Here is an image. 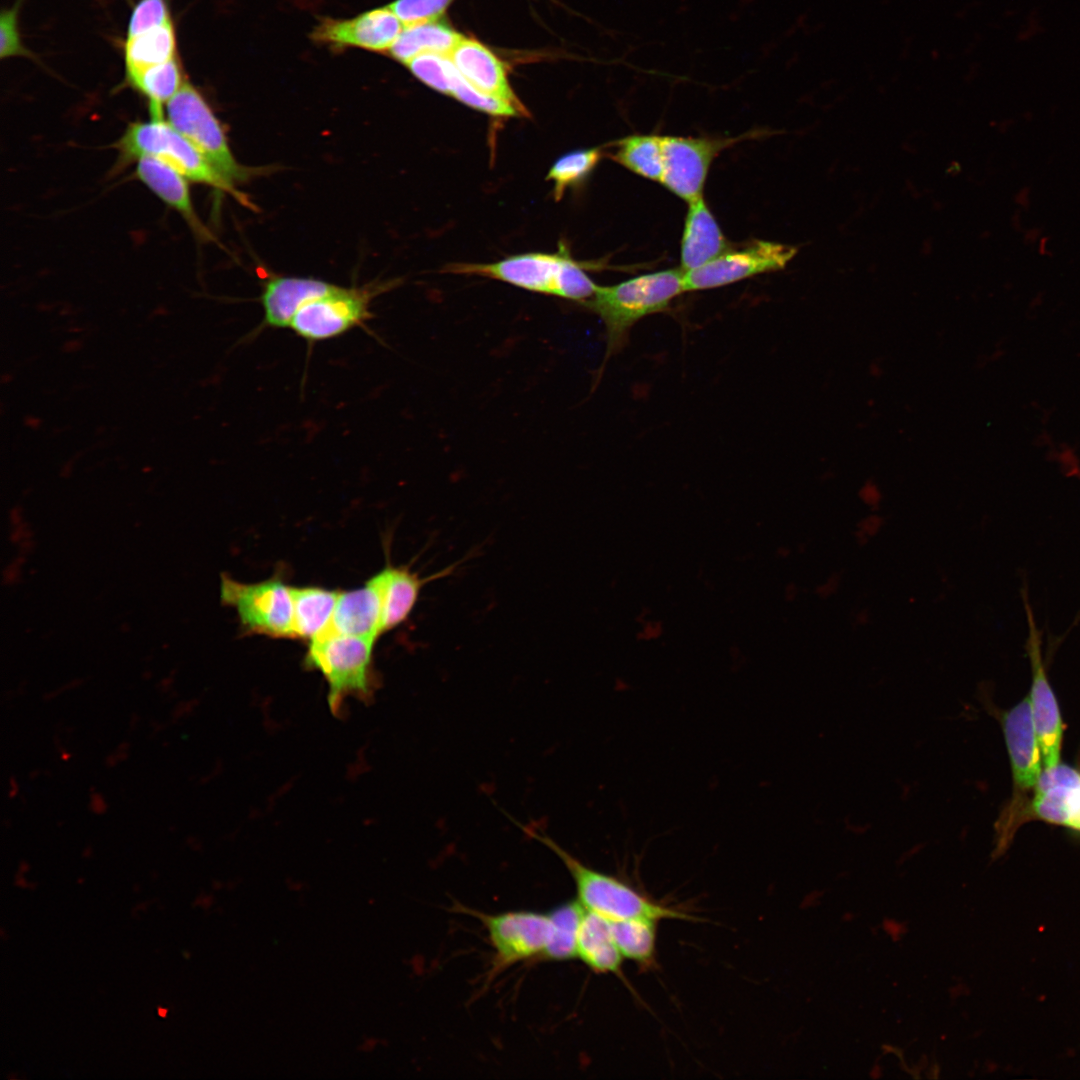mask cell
<instances>
[{"mask_svg":"<svg viewBox=\"0 0 1080 1080\" xmlns=\"http://www.w3.org/2000/svg\"><path fill=\"white\" fill-rule=\"evenodd\" d=\"M683 292L680 267L639 275L611 286L597 285L592 297L582 304L604 324L605 361L624 347L638 321L667 310L672 300Z\"/></svg>","mask_w":1080,"mask_h":1080,"instance_id":"6da1fadb","label":"cell"},{"mask_svg":"<svg viewBox=\"0 0 1080 1080\" xmlns=\"http://www.w3.org/2000/svg\"><path fill=\"white\" fill-rule=\"evenodd\" d=\"M525 834L552 851L563 863L574 881L577 900L587 911L608 920L649 918L694 921L684 911L657 903L616 876L584 864L552 837L536 828L511 819Z\"/></svg>","mask_w":1080,"mask_h":1080,"instance_id":"7a4b0ae2","label":"cell"},{"mask_svg":"<svg viewBox=\"0 0 1080 1080\" xmlns=\"http://www.w3.org/2000/svg\"><path fill=\"white\" fill-rule=\"evenodd\" d=\"M446 271L487 277L580 304L591 298L597 287L585 272L583 263L573 259L564 249L557 253L518 254L489 264L457 263L447 266Z\"/></svg>","mask_w":1080,"mask_h":1080,"instance_id":"3957f363","label":"cell"},{"mask_svg":"<svg viewBox=\"0 0 1080 1080\" xmlns=\"http://www.w3.org/2000/svg\"><path fill=\"white\" fill-rule=\"evenodd\" d=\"M375 641L341 634H325L309 641L304 664L324 677L333 714L342 712L348 698L364 703L373 699L379 682L373 663Z\"/></svg>","mask_w":1080,"mask_h":1080,"instance_id":"277c9868","label":"cell"},{"mask_svg":"<svg viewBox=\"0 0 1080 1080\" xmlns=\"http://www.w3.org/2000/svg\"><path fill=\"white\" fill-rule=\"evenodd\" d=\"M1040 820L1080 833V770L1059 763L1043 768L1031 795L1012 810L1002 811L995 823L994 855H1001L1018 828Z\"/></svg>","mask_w":1080,"mask_h":1080,"instance_id":"5b68a950","label":"cell"},{"mask_svg":"<svg viewBox=\"0 0 1080 1080\" xmlns=\"http://www.w3.org/2000/svg\"><path fill=\"white\" fill-rule=\"evenodd\" d=\"M116 146L124 160L151 156L172 166L190 181L236 195L226 180L204 155L162 116L129 124Z\"/></svg>","mask_w":1080,"mask_h":1080,"instance_id":"8992f818","label":"cell"},{"mask_svg":"<svg viewBox=\"0 0 1080 1080\" xmlns=\"http://www.w3.org/2000/svg\"><path fill=\"white\" fill-rule=\"evenodd\" d=\"M166 120L189 140L230 183L246 178L234 157L224 129L201 93L185 81L166 103Z\"/></svg>","mask_w":1080,"mask_h":1080,"instance_id":"52a82bcc","label":"cell"},{"mask_svg":"<svg viewBox=\"0 0 1080 1080\" xmlns=\"http://www.w3.org/2000/svg\"><path fill=\"white\" fill-rule=\"evenodd\" d=\"M220 599L235 608L246 634L295 639L291 587L279 577L243 583L224 574Z\"/></svg>","mask_w":1080,"mask_h":1080,"instance_id":"ba28073f","label":"cell"},{"mask_svg":"<svg viewBox=\"0 0 1080 1080\" xmlns=\"http://www.w3.org/2000/svg\"><path fill=\"white\" fill-rule=\"evenodd\" d=\"M386 288L385 285L359 288L336 286L304 304L293 317L289 328L297 336L311 342L338 337L373 316L371 302Z\"/></svg>","mask_w":1080,"mask_h":1080,"instance_id":"9c48e42d","label":"cell"},{"mask_svg":"<svg viewBox=\"0 0 1080 1080\" xmlns=\"http://www.w3.org/2000/svg\"><path fill=\"white\" fill-rule=\"evenodd\" d=\"M796 253L794 246L763 240L730 248L705 265L683 272L684 292L722 287L758 274L781 270Z\"/></svg>","mask_w":1080,"mask_h":1080,"instance_id":"30bf717a","label":"cell"},{"mask_svg":"<svg viewBox=\"0 0 1080 1080\" xmlns=\"http://www.w3.org/2000/svg\"><path fill=\"white\" fill-rule=\"evenodd\" d=\"M728 143L727 139L661 136L660 183L687 203L703 197L711 163Z\"/></svg>","mask_w":1080,"mask_h":1080,"instance_id":"8fae6325","label":"cell"},{"mask_svg":"<svg viewBox=\"0 0 1080 1080\" xmlns=\"http://www.w3.org/2000/svg\"><path fill=\"white\" fill-rule=\"evenodd\" d=\"M1025 610L1029 629L1026 650L1032 671V684L1028 698L1042 752L1043 768H1051L1060 763L1064 725L1058 701L1045 671L1040 632L1036 627L1027 599H1025Z\"/></svg>","mask_w":1080,"mask_h":1080,"instance_id":"7c38bea8","label":"cell"},{"mask_svg":"<svg viewBox=\"0 0 1080 1080\" xmlns=\"http://www.w3.org/2000/svg\"><path fill=\"white\" fill-rule=\"evenodd\" d=\"M1010 760L1013 793L1004 809L1022 804L1037 785L1042 768V752L1032 718L1028 696L999 717Z\"/></svg>","mask_w":1080,"mask_h":1080,"instance_id":"4fadbf2b","label":"cell"},{"mask_svg":"<svg viewBox=\"0 0 1080 1080\" xmlns=\"http://www.w3.org/2000/svg\"><path fill=\"white\" fill-rule=\"evenodd\" d=\"M403 27L396 14L383 7L350 19L321 18L311 38L334 50L356 47L383 53L389 52Z\"/></svg>","mask_w":1080,"mask_h":1080,"instance_id":"5bb4252c","label":"cell"},{"mask_svg":"<svg viewBox=\"0 0 1080 1080\" xmlns=\"http://www.w3.org/2000/svg\"><path fill=\"white\" fill-rule=\"evenodd\" d=\"M499 965H511L542 955L546 947L550 919L534 911L480 914Z\"/></svg>","mask_w":1080,"mask_h":1080,"instance_id":"9a60e30c","label":"cell"},{"mask_svg":"<svg viewBox=\"0 0 1080 1080\" xmlns=\"http://www.w3.org/2000/svg\"><path fill=\"white\" fill-rule=\"evenodd\" d=\"M449 57L460 75L476 89L526 111L509 83L504 62L486 45L463 36Z\"/></svg>","mask_w":1080,"mask_h":1080,"instance_id":"2e32d148","label":"cell"},{"mask_svg":"<svg viewBox=\"0 0 1080 1080\" xmlns=\"http://www.w3.org/2000/svg\"><path fill=\"white\" fill-rule=\"evenodd\" d=\"M382 633V600L373 576L360 588L339 592L330 623L319 636L341 634L377 639Z\"/></svg>","mask_w":1080,"mask_h":1080,"instance_id":"e0dca14e","label":"cell"},{"mask_svg":"<svg viewBox=\"0 0 1080 1080\" xmlns=\"http://www.w3.org/2000/svg\"><path fill=\"white\" fill-rule=\"evenodd\" d=\"M337 285L310 277H273L268 279L261 294L265 325L286 328L307 302L326 294Z\"/></svg>","mask_w":1080,"mask_h":1080,"instance_id":"ac0fdd59","label":"cell"},{"mask_svg":"<svg viewBox=\"0 0 1080 1080\" xmlns=\"http://www.w3.org/2000/svg\"><path fill=\"white\" fill-rule=\"evenodd\" d=\"M688 205L681 240L683 272L703 266L731 248L704 198Z\"/></svg>","mask_w":1080,"mask_h":1080,"instance_id":"d6986e66","label":"cell"},{"mask_svg":"<svg viewBox=\"0 0 1080 1080\" xmlns=\"http://www.w3.org/2000/svg\"><path fill=\"white\" fill-rule=\"evenodd\" d=\"M452 569L449 567L432 576L420 578L408 567L388 565L375 574L382 600L383 633L396 628L408 618L425 583L449 575Z\"/></svg>","mask_w":1080,"mask_h":1080,"instance_id":"ffe728a7","label":"cell"},{"mask_svg":"<svg viewBox=\"0 0 1080 1080\" xmlns=\"http://www.w3.org/2000/svg\"><path fill=\"white\" fill-rule=\"evenodd\" d=\"M576 958L597 973L620 974L623 956L614 940L610 920L585 910L577 937Z\"/></svg>","mask_w":1080,"mask_h":1080,"instance_id":"44dd1931","label":"cell"},{"mask_svg":"<svg viewBox=\"0 0 1080 1080\" xmlns=\"http://www.w3.org/2000/svg\"><path fill=\"white\" fill-rule=\"evenodd\" d=\"M136 175L157 197L179 212L194 226L196 215L189 192L188 179L162 160L151 156L138 158Z\"/></svg>","mask_w":1080,"mask_h":1080,"instance_id":"7402d4cb","label":"cell"},{"mask_svg":"<svg viewBox=\"0 0 1080 1080\" xmlns=\"http://www.w3.org/2000/svg\"><path fill=\"white\" fill-rule=\"evenodd\" d=\"M463 36L441 19L404 25L388 53L402 64L424 53L449 55Z\"/></svg>","mask_w":1080,"mask_h":1080,"instance_id":"603a6c76","label":"cell"},{"mask_svg":"<svg viewBox=\"0 0 1080 1080\" xmlns=\"http://www.w3.org/2000/svg\"><path fill=\"white\" fill-rule=\"evenodd\" d=\"M295 639L311 641L332 618L339 591L318 586L291 587Z\"/></svg>","mask_w":1080,"mask_h":1080,"instance_id":"cb8c5ba5","label":"cell"},{"mask_svg":"<svg viewBox=\"0 0 1080 1080\" xmlns=\"http://www.w3.org/2000/svg\"><path fill=\"white\" fill-rule=\"evenodd\" d=\"M176 37L172 21L128 38L124 47L126 78L175 58Z\"/></svg>","mask_w":1080,"mask_h":1080,"instance_id":"d4e9b609","label":"cell"},{"mask_svg":"<svg viewBox=\"0 0 1080 1080\" xmlns=\"http://www.w3.org/2000/svg\"><path fill=\"white\" fill-rule=\"evenodd\" d=\"M126 80L148 99L151 116H162L163 104H166L185 82L176 57L127 77Z\"/></svg>","mask_w":1080,"mask_h":1080,"instance_id":"484cf974","label":"cell"},{"mask_svg":"<svg viewBox=\"0 0 1080 1080\" xmlns=\"http://www.w3.org/2000/svg\"><path fill=\"white\" fill-rule=\"evenodd\" d=\"M612 158L633 173L652 181H661L663 156L661 136L633 135L616 144Z\"/></svg>","mask_w":1080,"mask_h":1080,"instance_id":"4316f807","label":"cell"},{"mask_svg":"<svg viewBox=\"0 0 1080 1080\" xmlns=\"http://www.w3.org/2000/svg\"><path fill=\"white\" fill-rule=\"evenodd\" d=\"M657 922L649 918L611 921L613 937L623 958L645 966L654 962Z\"/></svg>","mask_w":1080,"mask_h":1080,"instance_id":"83f0119b","label":"cell"},{"mask_svg":"<svg viewBox=\"0 0 1080 1080\" xmlns=\"http://www.w3.org/2000/svg\"><path fill=\"white\" fill-rule=\"evenodd\" d=\"M585 909L578 900L569 901L549 913L550 929L543 956L553 961L576 958L577 937Z\"/></svg>","mask_w":1080,"mask_h":1080,"instance_id":"f1b7e54d","label":"cell"},{"mask_svg":"<svg viewBox=\"0 0 1080 1080\" xmlns=\"http://www.w3.org/2000/svg\"><path fill=\"white\" fill-rule=\"evenodd\" d=\"M599 148L571 151L558 158L551 166L546 179L553 183V196L560 200L566 190L582 183L601 159Z\"/></svg>","mask_w":1080,"mask_h":1080,"instance_id":"f546056e","label":"cell"},{"mask_svg":"<svg viewBox=\"0 0 1080 1080\" xmlns=\"http://www.w3.org/2000/svg\"><path fill=\"white\" fill-rule=\"evenodd\" d=\"M404 65L420 82L449 96L460 77L449 55L424 53L410 59Z\"/></svg>","mask_w":1080,"mask_h":1080,"instance_id":"4dcf8cb0","label":"cell"},{"mask_svg":"<svg viewBox=\"0 0 1080 1080\" xmlns=\"http://www.w3.org/2000/svg\"><path fill=\"white\" fill-rule=\"evenodd\" d=\"M451 96L459 102L489 115L501 117L527 115L526 111L521 110L512 103L476 89L461 75Z\"/></svg>","mask_w":1080,"mask_h":1080,"instance_id":"1f68e13d","label":"cell"},{"mask_svg":"<svg viewBox=\"0 0 1080 1080\" xmlns=\"http://www.w3.org/2000/svg\"><path fill=\"white\" fill-rule=\"evenodd\" d=\"M454 0H395L388 7L403 25L439 20Z\"/></svg>","mask_w":1080,"mask_h":1080,"instance_id":"d6a6232c","label":"cell"},{"mask_svg":"<svg viewBox=\"0 0 1080 1080\" xmlns=\"http://www.w3.org/2000/svg\"><path fill=\"white\" fill-rule=\"evenodd\" d=\"M170 20L166 0H140L131 13L127 39L161 26Z\"/></svg>","mask_w":1080,"mask_h":1080,"instance_id":"836d02e7","label":"cell"},{"mask_svg":"<svg viewBox=\"0 0 1080 1080\" xmlns=\"http://www.w3.org/2000/svg\"><path fill=\"white\" fill-rule=\"evenodd\" d=\"M20 2L10 9L2 11L0 16V56H27L30 53L23 46L18 30V12Z\"/></svg>","mask_w":1080,"mask_h":1080,"instance_id":"e575fe53","label":"cell"},{"mask_svg":"<svg viewBox=\"0 0 1080 1080\" xmlns=\"http://www.w3.org/2000/svg\"><path fill=\"white\" fill-rule=\"evenodd\" d=\"M884 523V519L877 513H872L861 519L857 525L856 539L860 544H864L867 540L879 533Z\"/></svg>","mask_w":1080,"mask_h":1080,"instance_id":"d590c367","label":"cell"},{"mask_svg":"<svg viewBox=\"0 0 1080 1080\" xmlns=\"http://www.w3.org/2000/svg\"><path fill=\"white\" fill-rule=\"evenodd\" d=\"M862 501L871 509H875L879 506L881 497L876 489L864 488L860 494Z\"/></svg>","mask_w":1080,"mask_h":1080,"instance_id":"8d00e7d4","label":"cell"},{"mask_svg":"<svg viewBox=\"0 0 1080 1080\" xmlns=\"http://www.w3.org/2000/svg\"><path fill=\"white\" fill-rule=\"evenodd\" d=\"M839 583H840V577H839V575H838V574H834V575H831V576H830V577H829V578H828V579H827V580H826V581L824 582V585H821V586H820V592H819V593H820V594H821V595H822V596H823L824 598H826V597H828V596L832 595V594H833V593H834V592H835V591H836V590L838 589V587H839Z\"/></svg>","mask_w":1080,"mask_h":1080,"instance_id":"74e56055","label":"cell"},{"mask_svg":"<svg viewBox=\"0 0 1080 1080\" xmlns=\"http://www.w3.org/2000/svg\"><path fill=\"white\" fill-rule=\"evenodd\" d=\"M90 807L95 813H102L106 809V804L101 795L95 793L91 796Z\"/></svg>","mask_w":1080,"mask_h":1080,"instance_id":"f35d334b","label":"cell"}]
</instances>
